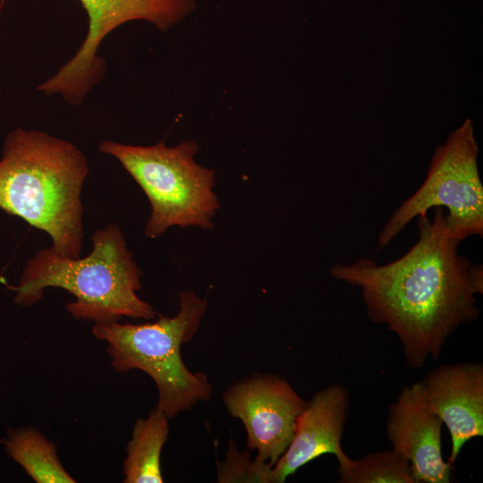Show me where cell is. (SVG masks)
Here are the masks:
<instances>
[{"label": "cell", "instance_id": "cell-5", "mask_svg": "<svg viewBox=\"0 0 483 483\" xmlns=\"http://www.w3.org/2000/svg\"><path fill=\"white\" fill-rule=\"evenodd\" d=\"M98 149L115 157L146 194L151 206L147 237L157 238L173 226L214 227L220 208L214 191L216 173L196 162L199 146L194 140L174 147L164 140L152 146L104 140Z\"/></svg>", "mask_w": 483, "mask_h": 483}, {"label": "cell", "instance_id": "cell-6", "mask_svg": "<svg viewBox=\"0 0 483 483\" xmlns=\"http://www.w3.org/2000/svg\"><path fill=\"white\" fill-rule=\"evenodd\" d=\"M479 147L470 119L437 146L421 186L390 216L378 235L379 249L387 245L415 217L431 208H447L446 219L459 242L483 235V186L478 166Z\"/></svg>", "mask_w": 483, "mask_h": 483}, {"label": "cell", "instance_id": "cell-15", "mask_svg": "<svg viewBox=\"0 0 483 483\" xmlns=\"http://www.w3.org/2000/svg\"><path fill=\"white\" fill-rule=\"evenodd\" d=\"M230 439L224 462L217 465L218 482L273 483L272 467L256 457L251 459L249 452H239Z\"/></svg>", "mask_w": 483, "mask_h": 483}, {"label": "cell", "instance_id": "cell-4", "mask_svg": "<svg viewBox=\"0 0 483 483\" xmlns=\"http://www.w3.org/2000/svg\"><path fill=\"white\" fill-rule=\"evenodd\" d=\"M207 309V300L185 291L180 293V310L173 317L158 315L156 321L141 324L95 323L92 334L107 343L116 372L140 369L154 380L157 408L170 419L212 397L207 376L189 370L181 356L182 345L192 339Z\"/></svg>", "mask_w": 483, "mask_h": 483}, {"label": "cell", "instance_id": "cell-14", "mask_svg": "<svg viewBox=\"0 0 483 483\" xmlns=\"http://www.w3.org/2000/svg\"><path fill=\"white\" fill-rule=\"evenodd\" d=\"M339 471L340 483H416L409 461L394 449L348 457Z\"/></svg>", "mask_w": 483, "mask_h": 483}, {"label": "cell", "instance_id": "cell-11", "mask_svg": "<svg viewBox=\"0 0 483 483\" xmlns=\"http://www.w3.org/2000/svg\"><path fill=\"white\" fill-rule=\"evenodd\" d=\"M349 404V394L340 385L314 394L299 416L288 448L272 467L273 483L284 482L297 470L326 453L335 455L339 464L347 460L341 438Z\"/></svg>", "mask_w": 483, "mask_h": 483}, {"label": "cell", "instance_id": "cell-12", "mask_svg": "<svg viewBox=\"0 0 483 483\" xmlns=\"http://www.w3.org/2000/svg\"><path fill=\"white\" fill-rule=\"evenodd\" d=\"M168 434V417L157 407L135 422L123 461L124 483L164 482L160 458Z\"/></svg>", "mask_w": 483, "mask_h": 483}, {"label": "cell", "instance_id": "cell-13", "mask_svg": "<svg viewBox=\"0 0 483 483\" xmlns=\"http://www.w3.org/2000/svg\"><path fill=\"white\" fill-rule=\"evenodd\" d=\"M7 455L37 483H74L58 459L55 445L31 427L9 428L4 438Z\"/></svg>", "mask_w": 483, "mask_h": 483}, {"label": "cell", "instance_id": "cell-2", "mask_svg": "<svg viewBox=\"0 0 483 483\" xmlns=\"http://www.w3.org/2000/svg\"><path fill=\"white\" fill-rule=\"evenodd\" d=\"M89 171L86 157L71 141L19 127L3 146L0 208L46 232L57 253L80 258Z\"/></svg>", "mask_w": 483, "mask_h": 483}, {"label": "cell", "instance_id": "cell-10", "mask_svg": "<svg viewBox=\"0 0 483 483\" xmlns=\"http://www.w3.org/2000/svg\"><path fill=\"white\" fill-rule=\"evenodd\" d=\"M430 410L449 431L448 462L456 461L470 439L483 436V365L479 362L445 364L420 381Z\"/></svg>", "mask_w": 483, "mask_h": 483}, {"label": "cell", "instance_id": "cell-1", "mask_svg": "<svg viewBox=\"0 0 483 483\" xmlns=\"http://www.w3.org/2000/svg\"><path fill=\"white\" fill-rule=\"evenodd\" d=\"M418 227L416 243L390 263L360 258L330 269L360 288L368 317L395 333L414 369L437 360L453 331L479 318L476 294L483 292L482 265L458 253L443 208H435L432 219L419 216Z\"/></svg>", "mask_w": 483, "mask_h": 483}, {"label": "cell", "instance_id": "cell-3", "mask_svg": "<svg viewBox=\"0 0 483 483\" xmlns=\"http://www.w3.org/2000/svg\"><path fill=\"white\" fill-rule=\"evenodd\" d=\"M93 249L84 258H71L51 247L38 250L25 264L15 291L21 306L38 302L48 287L66 290L75 301L66 309L76 319L94 323L120 321L123 317L153 319V307L137 295L142 270L127 248L116 224L96 230Z\"/></svg>", "mask_w": 483, "mask_h": 483}, {"label": "cell", "instance_id": "cell-9", "mask_svg": "<svg viewBox=\"0 0 483 483\" xmlns=\"http://www.w3.org/2000/svg\"><path fill=\"white\" fill-rule=\"evenodd\" d=\"M443 422L428 407L420 382L406 386L388 411L393 449L409 461L416 483H449L452 466L442 455Z\"/></svg>", "mask_w": 483, "mask_h": 483}, {"label": "cell", "instance_id": "cell-7", "mask_svg": "<svg viewBox=\"0 0 483 483\" xmlns=\"http://www.w3.org/2000/svg\"><path fill=\"white\" fill-rule=\"evenodd\" d=\"M7 0H0V11ZM88 15V31L73 56L38 87L46 96L61 95L80 105L106 73V61L98 54L104 38L119 26L141 20L165 31L186 18L194 0H80Z\"/></svg>", "mask_w": 483, "mask_h": 483}, {"label": "cell", "instance_id": "cell-8", "mask_svg": "<svg viewBox=\"0 0 483 483\" xmlns=\"http://www.w3.org/2000/svg\"><path fill=\"white\" fill-rule=\"evenodd\" d=\"M229 414L242 420L247 449L273 467L288 448L307 402L275 374L253 375L223 395Z\"/></svg>", "mask_w": 483, "mask_h": 483}]
</instances>
